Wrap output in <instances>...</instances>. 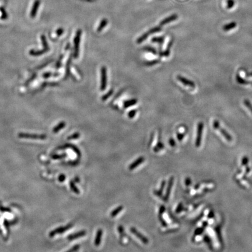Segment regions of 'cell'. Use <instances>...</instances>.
Instances as JSON below:
<instances>
[{"instance_id":"6da1fadb","label":"cell","mask_w":252,"mask_h":252,"mask_svg":"<svg viewBox=\"0 0 252 252\" xmlns=\"http://www.w3.org/2000/svg\"><path fill=\"white\" fill-rule=\"evenodd\" d=\"M213 127L214 128L218 130L222 134V135L225 138V139L228 141H232V137H231V135L225 129H223V128L221 127L220 123L218 120H215L213 122Z\"/></svg>"},{"instance_id":"7a4b0ae2","label":"cell","mask_w":252,"mask_h":252,"mask_svg":"<svg viewBox=\"0 0 252 252\" xmlns=\"http://www.w3.org/2000/svg\"><path fill=\"white\" fill-rule=\"evenodd\" d=\"M82 35V31L79 29L76 33V35L74 38V57L78 58L79 52L80 41Z\"/></svg>"},{"instance_id":"3957f363","label":"cell","mask_w":252,"mask_h":252,"mask_svg":"<svg viewBox=\"0 0 252 252\" xmlns=\"http://www.w3.org/2000/svg\"><path fill=\"white\" fill-rule=\"evenodd\" d=\"M18 137L20 138H29V139H44L47 138L45 134H29V133H23L20 132L18 134Z\"/></svg>"},{"instance_id":"277c9868","label":"cell","mask_w":252,"mask_h":252,"mask_svg":"<svg viewBox=\"0 0 252 252\" xmlns=\"http://www.w3.org/2000/svg\"><path fill=\"white\" fill-rule=\"evenodd\" d=\"M203 128H204V124H203V123L200 122L198 124V126H197V137H196L195 143L196 147H199L201 145V139H202V135H203Z\"/></svg>"},{"instance_id":"5b68a950","label":"cell","mask_w":252,"mask_h":252,"mask_svg":"<svg viewBox=\"0 0 252 252\" xmlns=\"http://www.w3.org/2000/svg\"><path fill=\"white\" fill-rule=\"evenodd\" d=\"M174 180L175 178L173 176H171L168 181V183H167V186L166 188V193L165 194L164 197H163L162 199L165 202H167L168 200H169V196L171 193V190L174 183Z\"/></svg>"},{"instance_id":"8992f818","label":"cell","mask_w":252,"mask_h":252,"mask_svg":"<svg viewBox=\"0 0 252 252\" xmlns=\"http://www.w3.org/2000/svg\"><path fill=\"white\" fill-rule=\"evenodd\" d=\"M101 74V80H100V90L103 91L106 88L107 85V72L106 68L103 66L100 70Z\"/></svg>"},{"instance_id":"52a82bcc","label":"cell","mask_w":252,"mask_h":252,"mask_svg":"<svg viewBox=\"0 0 252 252\" xmlns=\"http://www.w3.org/2000/svg\"><path fill=\"white\" fill-rule=\"evenodd\" d=\"M130 232H131V233L134 235L135 236H137L139 240H141V241L145 244H147L149 242V240L148 239V238L145 236L144 235H143L141 232H139L135 228L132 227L130 228Z\"/></svg>"},{"instance_id":"ba28073f","label":"cell","mask_w":252,"mask_h":252,"mask_svg":"<svg viewBox=\"0 0 252 252\" xmlns=\"http://www.w3.org/2000/svg\"><path fill=\"white\" fill-rule=\"evenodd\" d=\"M73 225L72 223H69L68 225L65 226V227H60L57 229H55L53 231H52L51 232H50L49 234V236L50 237H53L54 235H57V234H62L67 231H68V229H70L71 227H72Z\"/></svg>"},{"instance_id":"9c48e42d","label":"cell","mask_w":252,"mask_h":252,"mask_svg":"<svg viewBox=\"0 0 252 252\" xmlns=\"http://www.w3.org/2000/svg\"><path fill=\"white\" fill-rule=\"evenodd\" d=\"M177 78L181 83H182L184 85L188 87L191 88H195V84L193 81L189 80L188 79H187L184 76H182V75H178Z\"/></svg>"},{"instance_id":"30bf717a","label":"cell","mask_w":252,"mask_h":252,"mask_svg":"<svg viewBox=\"0 0 252 252\" xmlns=\"http://www.w3.org/2000/svg\"><path fill=\"white\" fill-rule=\"evenodd\" d=\"M144 160H145V158L143 156H140L138 158L135 160H134L132 163H131L129 165L128 169L130 171H132L135 169V168L137 167L139 165L142 164L144 162Z\"/></svg>"},{"instance_id":"8fae6325","label":"cell","mask_w":252,"mask_h":252,"mask_svg":"<svg viewBox=\"0 0 252 252\" xmlns=\"http://www.w3.org/2000/svg\"><path fill=\"white\" fill-rule=\"evenodd\" d=\"M40 0H35L34 1V3L33 4V6L32 7V10L31 11V17L32 18H34L36 15L37 12L38 11V10L39 8L40 5Z\"/></svg>"},{"instance_id":"7c38bea8","label":"cell","mask_w":252,"mask_h":252,"mask_svg":"<svg viewBox=\"0 0 252 252\" xmlns=\"http://www.w3.org/2000/svg\"><path fill=\"white\" fill-rule=\"evenodd\" d=\"M178 18V15L177 14H172V15H171V16H168V17L165 18L164 19H163V20L160 22V26L165 25H166V24H167V23H170V22H173V21L176 20Z\"/></svg>"},{"instance_id":"4fadbf2b","label":"cell","mask_w":252,"mask_h":252,"mask_svg":"<svg viewBox=\"0 0 252 252\" xmlns=\"http://www.w3.org/2000/svg\"><path fill=\"white\" fill-rule=\"evenodd\" d=\"M86 234H87V232L85 231H81L78 232L75 234H71V235L68 236L67 239L69 240H75V239H78L79 238L85 236Z\"/></svg>"},{"instance_id":"5bb4252c","label":"cell","mask_w":252,"mask_h":252,"mask_svg":"<svg viewBox=\"0 0 252 252\" xmlns=\"http://www.w3.org/2000/svg\"><path fill=\"white\" fill-rule=\"evenodd\" d=\"M165 185H166V181H165V180H162V183H161L160 188H159V190H155V191H154V193L156 196H158V197L163 198V190H164V188H165Z\"/></svg>"},{"instance_id":"9a60e30c","label":"cell","mask_w":252,"mask_h":252,"mask_svg":"<svg viewBox=\"0 0 252 252\" xmlns=\"http://www.w3.org/2000/svg\"><path fill=\"white\" fill-rule=\"evenodd\" d=\"M102 234H103V231L101 229H99L97 231L95 239V242H94L95 245L96 246H99L100 245V244L101 243V239H102Z\"/></svg>"},{"instance_id":"2e32d148","label":"cell","mask_w":252,"mask_h":252,"mask_svg":"<svg viewBox=\"0 0 252 252\" xmlns=\"http://www.w3.org/2000/svg\"><path fill=\"white\" fill-rule=\"evenodd\" d=\"M237 26V23L236 22H231L229 23H227L226 25H225L224 26H223L222 27V30L227 32V31H229L232 29H234V28H235Z\"/></svg>"},{"instance_id":"e0dca14e","label":"cell","mask_w":252,"mask_h":252,"mask_svg":"<svg viewBox=\"0 0 252 252\" xmlns=\"http://www.w3.org/2000/svg\"><path fill=\"white\" fill-rule=\"evenodd\" d=\"M66 126V123L64 122H61L60 123H59L57 126H56L53 130V131L54 133H57L59 132L61 130L64 128Z\"/></svg>"},{"instance_id":"ac0fdd59","label":"cell","mask_w":252,"mask_h":252,"mask_svg":"<svg viewBox=\"0 0 252 252\" xmlns=\"http://www.w3.org/2000/svg\"><path fill=\"white\" fill-rule=\"evenodd\" d=\"M123 208H124V207H123V206H119V207H117V208L114 209L113 211H112L110 212V216L112 217V218L115 217L116 216H117L123 210Z\"/></svg>"},{"instance_id":"d6986e66","label":"cell","mask_w":252,"mask_h":252,"mask_svg":"<svg viewBox=\"0 0 252 252\" xmlns=\"http://www.w3.org/2000/svg\"><path fill=\"white\" fill-rule=\"evenodd\" d=\"M107 23H108V20L106 18H103L100 21V24H99V26L97 28V32H101L104 29V27L107 25Z\"/></svg>"},{"instance_id":"ffe728a7","label":"cell","mask_w":252,"mask_h":252,"mask_svg":"<svg viewBox=\"0 0 252 252\" xmlns=\"http://www.w3.org/2000/svg\"><path fill=\"white\" fill-rule=\"evenodd\" d=\"M137 103V100L135 99H132L130 100H126L124 103V107L128 108L130 106H132L135 104Z\"/></svg>"},{"instance_id":"44dd1931","label":"cell","mask_w":252,"mask_h":252,"mask_svg":"<svg viewBox=\"0 0 252 252\" xmlns=\"http://www.w3.org/2000/svg\"><path fill=\"white\" fill-rule=\"evenodd\" d=\"M236 81L238 83H239L240 84H242V85H247V84H249V83L252 84V82H250V81L245 80L244 79L240 77L238 74L236 75Z\"/></svg>"},{"instance_id":"7402d4cb","label":"cell","mask_w":252,"mask_h":252,"mask_svg":"<svg viewBox=\"0 0 252 252\" xmlns=\"http://www.w3.org/2000/svg\"><path fill=\"white\" fill-rule=\"evenodd\" d=\"M70 188L71 189V190L75 194H79L80 193L79 190L77 188V187L76 186L75 182L74 180H71L70 182Z\"/></svg>"},{"instance_id":"603a6c76","label":"cell","mask_w":252,"mask_h":252,"mask_svg":"<svg viewBox=\"0 0 252 252\" xmlns=\"http://www.w3.org/2000/svg\"><path fill=\"white\" fill-rule=\"evenodd\" d=\"M172 44V42H171L169 44V46H168L167 49L166 50H165L164 51L160 53V55L161 56V57H163H163H168V56L169 55V54H170V48H171V47Z\"/></svg>"},{"instance_id":"cb8c5ba5","label":"cell","mask_w":252,"mask_h":252,"mask_svg":"<svg viewBox=\"0 0 252 252\" xmlns=\"http://www.w3.org/2000/svg\"><path fill=\"white\" fill-rule=\"evenodd\" d=\"M150 35H149V33L147 32L146 33H144L143 35H141V36L140 37H139L138 39H137V43H138V44H141V43H142L145 40H146L147 39V38L148 37V36H149Z\"/></svg>"},{"instance_id":"d4e9b609","label":"cell","mask_w":252,"mask_h":252,"mask_svg":"<svg viewBox=\"0 0 252 252\" xmlns=\"http://www.w3.org/2000/svg\"><path fill=\"white\" fill-rule=\"evenodd\" d=\"M165 148L164 144L161 141H158L157 144L155 145V147L154 148V151L155 152H158L160 151V150H163Z\"/></svg>"},{"instance_id":"484cf974","label":"cell","mask_w":252,"mask_h":252,"mask_svg":"<svg viewBox=\"0 0 252 252\" xmlns=\"http://www.w3.org/2000/svg\"><path fill=\"white\" fill-rule=\"evenodd\" d=\"M161 31H162V28L160 26H156V27L151 28V29H150L147 32L149 33L150 35H151L152 34H154L155 33L159 32Z\"/></svg>"},{"instance_id":"4316f807","label":"cell","mask_w":252,"mask_h":252,"mask_svg":"<svg viewBox=\"0 0 252 252\" xmlns=\"http://www.w3.org/2000/svg\"><path fill=\"white\" fill-rule=\"evenodd\" d=\"M165 39L164 36H160V37H155L151 39L152 42L153 43H162L163 42Z\"/></svg>"},{"instance_id":"83f0119b","label":"cell","mask_w":252,"mask_h":252,"mask_svg":"<svg viewBox=\"0 0 252 252\" xmlns=\"http://www.w3.org/2000/svg\"><path fill=\"white\" fill-rule=\"evenodd\" d=\"M243 103H244V104L246 106V107L251 111V113H252V104H251V103L248 99L244 100Z\"/></svg>"},{"instance_id":"f1b7e54d","label":"cell","mask_w":252,"mask_h":252,"mask_svg":"<svg viewBox=\"0 0 252 252\" xmlns=\"http://www.w3.org/2000/svg\"><path fill=\"white\" fill-rule=\"evenodd\" d=\"M80 137V134L78 132L74 133L73 134L70 135L69 137H67V139L68 140H72V139H78Z\"/></svg>"},{"instance_id":"f546056e","label":"cell","mask_w":252,"mask_h":252,"mask_svg":"<svg viewBox=\"0 0 252 252\" xmlns=\"http://www.w3.org/2000/svg\"><path fill=\"white\" fill-rule=\"evenodd\" d=\"M158 218H159V221H160V223H161L162 226L163 227H167V222H166V221L164 219V218H163L162 215H160V214H159Z\"/></svg>"},{"instance_id":"4dcf8cb0","label":"cell","mask_w":252,"mask_h":252,"mask_svg":"<svg viewBox=\"0 0 252 252\" xmlns=\"http://www.w3.org/2000/svg\"><path fill=\"white\" fill-rule=\"evenodd\" d=\"M113 89H111L110 91H109L107 94H106L104 95H103L102 97V100H103V101H104V100H107L112 94H113Z\"/></svg>"},{"instance_id":"1f68e13d","label":"cell","mask_w":252,"mask_h":252,"mask_svg":"<svg viewBox=\"0 0 252 252\" xmlns=\"http://www.w3.org/2000/svg\"><path fill=\"white\" fill-rule=\"evenodd\" d=\"M160 62L159 60H152L150 61H147L145 63V64L147 66H152L154 65H155L158 63H159Z\"/></svg>"},{"instance_id":"d6a6232c","label":"cell","mask_w":252,"mask_h":252,"mask_svg":"<svg viewBox=\"0 0 252 252\" xmlns=\"http://www.w3.org/2000/svg\"><path fill=\"white\" fill-rule=\"evenodd\" d=\"M144 50H146L148 52H151L154 54H156V51L155 50V49L152 47L150 46H145V47H144L143 48Z\"/></svg>"},{"instance_id":"836d02e7","label":"cell","mask_w":252,"mask_h":252,"mask_svg":"<svg viewBox=\"0 0 252 252\" xmlns=\"http://www.w3.org/2000/svg\"><path fill=\"white\" fill-rule=\"evenodd\" d=\"M67 156L66 154H63L61 155H52L51 158L53 159H63L64 158H66Z\"/></svg>"},{"instance_id":"e575fe53","label":"cell","mask_w":252,"mask_h":252,"mask_svg":"<svg viewBox=\"0 0 252 252\" xmlns=\"http://www.w3.org/2000/svg\"><path fill=\"white\" fill-rule=\"evenodd\" d=\"M227 8L228 9H231V8H233L235 5L234 0H227Z\"/></svg>"},{"instance_id":"d590c367","label":"cell","mask_w":252,"mask_h":252,"mask_svg":"<svg viewBox=\"0 0 252 252\" xmlns=\"http://www.w3.org/2000/svg\"><path fill=\"white\" fill-rule=\"evenodd\" d=\"M137 110H132L131 111H130L128 113V116L129 117V119H133L134 117V116H135V115L137 114Z\"/></svg>"},{"instance_id":"8d00e7d4","label":"cell","mask_w":252,"mask_h":252,"mask_svg":"<svg viewBox=\"0 0 252 252\" xmlns=\"http://www.w3.org/2000/svg\"><path fill=\"white\" fill-rule=\"evenodd\" d=\"M0 11H1V12L2 14L1 18H3V19H6L8 17V15H7V13L6 12L5 10L3 8H0Z\"/></svg>"},{"instance_id":"74e56055","label":"cell","mask_w":252,"mask_h":252,"mask_svg":"<svg viewBox=\"0 0 252 252\" xmlns=\"http://www.w3.org/2000/svg\"><path fill=\"white\" fill-rule=\"evenodd\" d=\"M183 203H180L178 204V207H177V208L176 209V213H180L181 211H183Z\"/></svg>"},{"instance_id":"f35d334b","label":"cell","mask_w":252,"mask_h":252,"mask_svg":"<svg viewBox=\"0 0 252 252\" xmlns=\"http://www.w3.org/2000/svg\"><path fill=\"white\" fill-rule=\"evenodd\" d=\"M118 231H119V232L120 233V235L121 237L123 238V236L124 235V231L123 227L122 226V225H120L119 227V228H118Z\"/></svg>"},{"instance_id":"ab89813d","label":"cell","mask_w":252,"mask_h":252,"mask_svg":"<svg viewBox=\"0 0 252 252\" xmlns=\"http://www.w3.org/2000/svg\"><path fill=\"white\" fill-rule=\"evenodd\" d=\"M79 244H76L75 246H74L71 249H70V250H68V252H73V251H76L77 250H78V249H79Z\"/></svg>"},{"instance_id":"60d3db41","label":"cell","mask_w":252,"mask_h":252,"mask_svg":"<svg viewBox=\"0 0 252 252\" xmlns=\"http://www.w3.org/2000/svg\"><path fill=\"white\" fill-rule=\"evenodd\" d=\"M169 144H170V145L171 146V147H175V145H176V142H175V139H173V138H170L169 139Z\"/></svg>"},{"instance_id":"b9f144b4","label":"cell","mask_w":252,"mask_h":252,"mask_svg":"<svg viewBox=\"0 0 252 252\" xmlns=\"http://www.w3.org/2000/svg\"><path fill=\"white\" fill-rule=\"evenodd\" d=\"M203 231H204V229L203 228H198L197 230H196L195 231V233H194V235H200V234H201V233L203 232Z\"/></svg>"},{"instance_id":"7bdbcfd3","label":"cell","mask_w":252,"mask_h":252,"mask_svg":"<svg viewBox=\"0 0 252 252\" xmlns=\"http://www.w3.org/2000/svg\"><path fill=\"white\" fill-rule=\"evenodd\" d=\"M165 210H166V208H165V207L164 206H161L160 207V208H159V214H160V215H162L164 212H165Z\"/></svg>"},{"instance_id":"ee69618b","label":"cell","mask_w":252,"mask_h":252,"mask_svg":"<svg viewBox=\"0 0 252 252\" xmlns=\"http://www.w3.org/2000/svg\"><path fill=\"white\" fill-rule=\"evenodd\" d=\"M184 137V133H178V134H177V138H178L179 141H181L183 139Z\"/></svg>"},{"instance_id":"f6af8a7d","label":"cell","mask_w":252,"mask_h":252,"mask_svg":"<svg viewBox=\"0 0 252 252\" xmlns=\"http://www.w3.org/2000/svg\"><path fill=\"white\" fill-rule=\"evenodd\" d=\"M66 176L64 174L60 175L59 176V180L60 182H63L66 180Z\"/></svg>"},{"instance_id":"bcb514c9","label":"cell","mask_w":252,"mask_h":252,"mask_svg":"<svg viewBox=\"0 0 252 252\" xmlns=\"http://www.w3.org/2000/svg\"><path fill=\"white\" fill-rule=\"evenodd\" d=\"M248 162H249V159H248V158H247L246 156H244V157L242 159V165H247V164L248 163Z\"/></svg>"},{"instance_id":"7dc6e473","label":"cell","mask_w":252,"mask_h":252,"mask_svg":"<svg viewBox=\"0 0 252 252\" xmlns=\"http://www.w3.org/2000/svg\"><path fill=\"white\" fill-rule=\"evenodd\" d=\"M56 33H57V34L59 36H61L64 33V29H62V28H59V29H58L57 31H56Z\"/></svg>"},{"instance_id":"c3c4849f","label":"cell","mask_w":252,"mask_h":252,"mask_svg":"<svg viewBox=\"0 0 252 252\" xmlns=\"http://www.w3.org/2000/svg\"><path fill=\"white\" fill-rule=\"evenodd\" d=\"M191 183V179H190V178H187L185 179V184H186V186H188L190 185Z\"/></svg>"},{"instance_id":"681fc988","label":"cell","mask_w":252,"mask_h":252,"mask_svg":"<svg viewBox=\"0 0 252 252\" xmlns=\"http://www.w3.org/2000/svg\"><path fill=\"white\" fill-rule=\"evenodd\" d=\"M208 217L209 218H213V217H214V212L212 211H210V212H209V214H208Z\"/></svg>"},{"instance_id":"f907efd6","label":"cell","mask_w":252,"mask_h":252,"mask_svg":"<svg viewBox=\"0 0 252 252\" xmlns=\"http://www.w3.org/2000/svg\"><path fill=\"white\" fill-rule=\"evenodd\" d=\"M75 182H76V183H79V182H80V179H79V178H78V177H76V178H75V179H74V180Z\"/></svg>"}]
</instances>
